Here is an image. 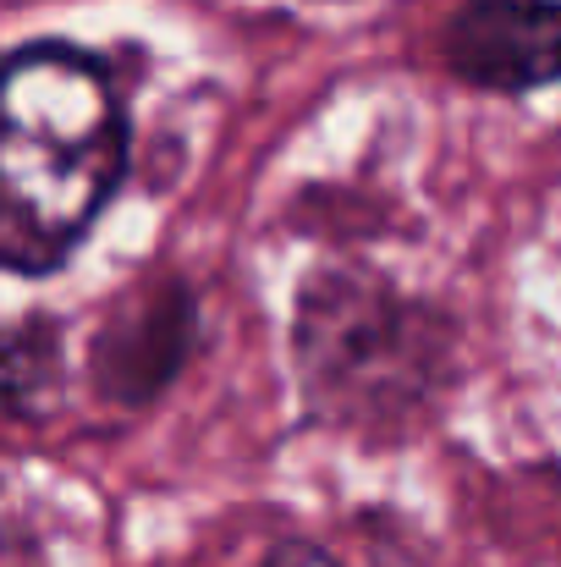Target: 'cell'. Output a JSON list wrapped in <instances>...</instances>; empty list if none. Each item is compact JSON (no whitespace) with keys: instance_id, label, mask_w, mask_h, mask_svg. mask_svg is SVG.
Wrapping results in <instances>:
<instances>
[{"instance_id":"6da1fadb","label":"cell","mask_w":561,"mask_h":567,"mask_svg":"<svg viewBox=\"0 0 561 567\" xmlns=\"http://www.w3.org/2000/svg\"><path fill=\"white\" fill-rule=\"evenodd\" d=\"M127 172V116L105 72L66 44H22L6 61L0 259L50 276L100 220Z\"/></svg>"},{"instance_id":"5b68a950","label":"cell","mask_w":561,"mask_h":567,"mask_svg":"<svg viewBox=\"0 0 561 567\" xmlns=\"http://www.w3.org/2000/svg\"><path fill=\"white\" fill-rule=\"evenodd\" d=\"M11 359H6V396H11V413H28V408H39V385L33 375H44L55 385V359H61V331L50 326V320H22L17 331H11V348H6Z\"/></svg>"},{"instance_id":"7a4b0ae2","label":"cell","mask_w":561,"mask_h":567,"mask_svg":"<svg viewBox=\"0 0 561 567\" xmlns=\"http://www.w3.org/2000/svg\"><path fill=\"white\" fill-rule=\"evenodd\" d=\"M298 375L325 424H407L451 364L446 320L364 270H325L298 298Z\"/></svg>"},{"instance_id":"3957f363","label":"cell","mask_w":561,"mask_h":567,"mask_svg":"<svg viewBox=\"0 0 561 567\" xmlns=\"http://www.w3.org/2000/svg\"><path fill=\"white\" fill-rule=\"evenodd\" d=\"M451 78L485 94H534L561 78V0H468L440 28Z\"/></svg>"},{"instance_id":"277c9868","label":"cell","mask_w":561,"mask_h":567,"mask_svg":"<svg viewBox=\"0 0 561 567\" xmlns=\"http://www.w3.org/2000/svg\"><path fill=\"white\" fill-rule=\"evenodd\" d=\"M193 292L183 281H155L138 298H127L100 342H94V380L116 402H149L166 380L183 370L193 348Z\"/></svg>"},{"instance_id":"8992f818","label":"cell","mask_w":561,"mask_h":567,"mask_svg":"<svg viewBox=\"0 0 561 567\" xmlns=\"http://www.w3.org/2000/svg\"><path fill=\"white\" fill-rule=\"evenodd\" d=\"M264 567H336L320 546H309V540H281L270 557H264Z\"/></svg>"}]
</instances>
